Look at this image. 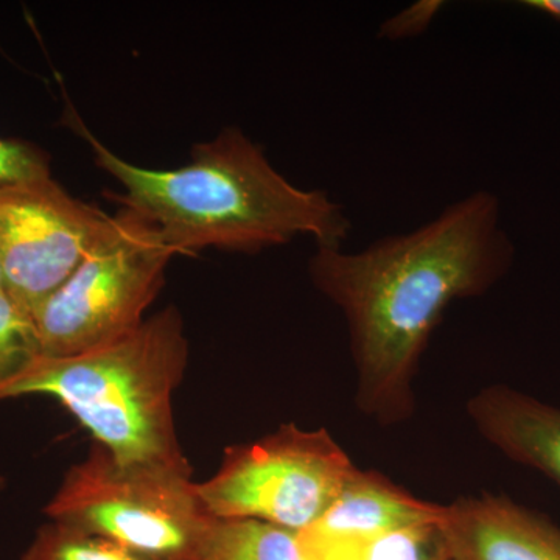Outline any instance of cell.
<instances>
[{"label":"cell","instance_id":"6da1fadb","mask_svg":"<svg viewBox=\"0 0 560 560\" xmlns=\"http://www.w3.org/2000/svg\"><path fill=\"white\" fill-rule=\"evenodd\" d=\"M512 261L499 198L486 190L360 253L316 246L308 275L348 324L361 415L383 427L415 416L420 360L445 311L488 293Z\"/></svg>","mask_w":560,"mask_h":560},{"label":"cell","instance_id":"2e32d148","mask_svg":"<svg viewBox=\"0 0 560 560\" xmlns=\"http://www.w3.org/2000/svg\"><path fill=\"white\" fill-rule=\"evenodd\" d=\"M526 9L539 11L552 20L560 21V0H526L523 2Z\"/></svg>","mask_w":560,"mask_h":560},{"label":"cell","instance_id":"30bf717a","mask_svg":"<svg viewBox=\"0 0 560 560\" xmlns=\"http://www.w3.org/2000/svg\"><path fill=\"white\" fill-rule=\"evenodd\" d=\"M444 508L418 499L381 471L355 467L334 506L308 529L327 536H374L436 525Z\"/></svg>","mask_w":560,"mask_h":560},{"label":"cell","instance_id":"277c9868","mask_svg":"<svg viewBox=\"0 0 560 560\" xmlns=\"http://www.w3.org/2000/svg\"><path fill=\"white\" fill-rule=\"evenodd\" d=\"M66 523L153 560H187L212 523L191 469L119 463L95 442L44 508Z\"/></svg>","mask_w":560,"mask_h":560},{"label":"cell","instance_id":"5b68a950","mask_svg":"<svg viewBox=\"0 0 560 560\" xmlns=\"http://www.w3.org/2000/svg\"><path fill=\"white\" fill-rule=\"evenodd\" d=\"M108 237L84 257L33 318L40 355L70 357L97 348L147 319L178 256L153 223L120 208Z\"/></svg>","mask_w":560,"mask_h":560},{"label":"cell","instance_id":"8992f818","mask_svg":"<svg viewBox=\"0 0 560 560\" xmlns=\"http://www.w3.org/2000/svg\"><path fill=\"white\" fill-rule=\"evenodd\" d=\"M355 467L326 429L285 423L260 440L228 447L219 470L197 482V492L212 517L300 534L334 506Z\"/></svg>","mask_w":560,"mask_h":560},{"label":"cell","instance_id":"9c48e42d","mask_svg":"<svg viewBox=\"0 0 560 560\" xmlns=\"http://www.w3.org/2000/svg\"><path fill=\"white\" fill-rule=\"evenodd\" d=\"M466 410L482 440L560 488L559 407L508 385H490L470 397Z\"/></svg>","mask_w":560,"mask_h":560},{"label":"cell","instance_id":"5bb4252c","mask_svg":"<svg viewBox=\"0 0 560 560\" xmlns=\"http://www.w3.org/2000/svg\"><path fill=\"white\" fill-rule=\"evenodd\" d=\"M38 355L33 319L0 290V385L20 374Z\"/></svg>","mask_w":560,"mask_h":560},{"label":"cell","instance_id":"4fadbf2b","mask_svg":"<svg viewBox=\"0 0 560 560\" xmlns=\"http://www.w3.org/2000/svg\"><path fill=\"white\" fill-rule=\"evenodd\" d=\"M20 560H153L105 539L66 525L49 522L36 530Z\"/></svg>","mask_w":560,"mask_h":560},{"label":"cell","instance_id":"8fae6325","mask_svg":"<svg viewBox=\"0 0 560 560\" xmlns=\"http://www.w3.org/2000/svg\"><path fill=\"white\" fill-rule=\"evenodd\" d=\"M304 560H452L440 523L374 536L300 533Z\"/></svg>","mask_w":560,"mask_h":560},{"label":"cell","instance_id":"7a4b0ae2","mask_svg":"<svg viewBox=\"0 0 560 560\" xmlns=\"http://www.w3.org/2000/svg\"><path fill=\"white\" fill-rule=\"evenodd\" d=\"M62 121L124 189L106 197L153 223L178 256L208 248L256 254L296 237L342 248L352 231L345 208L327 191L291 184L241 128L194 145L183 167L147 168L110 151L72 106Z\"/></svg>","mask_w":560,"mask_h":560},{"label":"cell","instance_id":"7c38bea8","mask_svg":"<svg viewBox=\"0 0 560 560\" xmlns=\"http://www.w3.org/2000/svg\"><path fill=\"white\" fill-rule=\"evenodd\" d=\"M187 560H304L300 534L257 521L213 518Z\"/></svg>","mask_w":560,"mask_h":560},{"label":"cell","instance_id":"9a60e30c","mask_svg":"<svg viewBox=\"0 0 560 560\" xmlns=\"http://www.w3.org/2000/svg\"><path fill=\"white\" fill-rule=\"evenodd\" d=\"M51 176L50 156L32 142L0 138V186Z\"/></svg>","mask_w":560,"mask_h":560},{"label":"cell","instance_id":"52a82bcc","mask_svg":"<svg viewBox=\"0 0 560 560\" xmlns=\"http://www.w3.org/2000/svg\"><path fill=\"white\" fill-rule=\"evenodd\" d=\"M116 217L72 197L51 176L0 186L3 291L35 318L84 257L113 231Z\"/></svg>","mask_w":560,"mask_h":560},{"label":"cell","instance_id":"3957f363","mask_svg":"<svg viewBox=\"0 0 560 560\" xmlns=\"http://www.w3.org/2000/svg\"><path fill=\"white\" fill-rule=\"evenodd\" d=\"M187 363L183 315L168 305L124 337L86 352L35 357L0 385V401L51 397L119 463L190 470L173 415Z\"/></svg>","mask_w":560,"mask_h":560},{"label":"cell","instance_id":"ba28073f","mask_svg":"<svg viewBox=\"0 0 560 560\" xmlns=\"http://www.w3.org/2000/svg\"><path fill=\"white\" fill-rule=\"evenodd\" d=\"M440 528L452 560H560V526L506 495L445 504Z\"/></svg>","mask_w":560,"mask_h":560},{"label":"cell","instance_id":"ac0fdd59","mask_svg":"<svg viewBox=\"0 0 560 560\" xmlns=\"http://www.w3.org/2000/svg\"><path fill=\"white\" fill-rule=\"evenodd\" d=\"M0 290H3L2 276H0Z\"/></svg>","mask_w":560,"mask_h":560},{"label":"cell","instance_id":"e0dca14e","mask_svg":"<svg viewBox=\"0 0 560 560\" xmlns=\"http://www.w3.org/2000/svg\"><path fill=\"white\" fill-rule=\"evenodd\" d=\"M5 486H7L5 477H2V475H0V492H2L3 489H5Z\"/></svg>","mask_w":560,"mask_h":560}]
</instances>
